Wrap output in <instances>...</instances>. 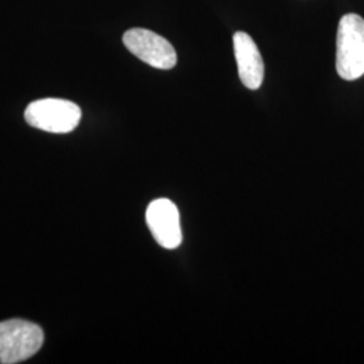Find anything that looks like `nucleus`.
I'll use <instances>...</instances> for the list:
<instances>
[{
	"label": "nucleus",
	"mask_w": 364,
	"mask_h": 364,
	"mask_svg": "<svg viewBox=\"0 0 364 364\" xmlns=\"http://www.w3.org/2000/svg\"><path fill=\"white\" fill-rule=\"evenodd\" d=\"M336 70L347 81L364 75V19L358 14H347L338 22Z\"/></svg>",
	"instance_id": "obj_1"
},
{
	"label": "nucleus",
	"mask_w": 364,
	"mask_h": 364,
	"mask_svg": "<svg viewBox=\"0 0 364 364\" xmlns=\"http://www.w3.org/2000/svg\"><path fill=\"white\" fill-rule=\"evenodd\" d=\"M43 344L41 326L25 320L0 323V363L15 364L34 356Z\"/></svg>",
	"instance_id": "obj_2"
},
{
	"label": "nucleus",
	"mask_w": 364,
	"mask_h": 364,
	"mask_svg": "<svg viewBox=\"0 0 364 364\" xmlns=\"http://www.w3.org/2000/svg\"><path fill=\"white\" fill-rule=\"evenodd\" d=\"M25 119L34 129L66 134L77 127L81 109L77 105L64 99H41L27 105Z\"/></svg>",
	"instance_id": "obj_3"
},
{
	"label": "nucleus",
	"mask_w": 364,
	"mask_h": 364,
	"mask_svg": "<svg viewBox=\"0 0 364 364\" xmlns=\"http://www.w3.org/2000/svg\"><path fill=\"white\" fill-rule=\"evenodd\" d=\"M123 43L147 65L168 70L177 64V53L168 39L146 28H131L124 33Z\"/></svg>",
	"instance_id": "obj_4"
},
{
	"label": "nucleus",
	"mask_w": 364,
	"mask_h": 364,
	"mask_svg": "<svg viewBox=\"0 0 364 364\" xmlns=\"http://www.w3.org/2000/svg\"><path fill=\"white\" fill-rule=\"evenodd\" d=\"M146 221L156 243L166 250L180 247L182 242L180 213L174 203L158 198L146 210Z\"/></svg>",
	"instance_id": "obj_5"
},
{
	"label": "nucleus",
	"mask_w": 364,
	"mask_h": 364,
	"mask_svg": "<svg viewBox=\"0 0 364 364\" xmlns=\"http://www.w3.org/2000/svg\"><path fill=\"white\" fill-rule=\"evenodd\" d=\"M234 52L237 73L248 90H258L264 77V65L259 49L254 39L245 31L234 34Z\"/></svg>",
	"instance_id": "obj_6"
}]
</instances>
